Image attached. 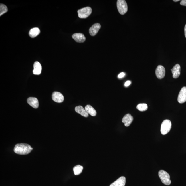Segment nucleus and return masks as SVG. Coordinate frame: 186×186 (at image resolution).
I'll return each mask as SVG.
<instances>
[{
  "label": "nucleus",
  "mask_w": 186,
  "mask_h": 186,
  "mask_svg": "<svg viewBox=\"0 0 186 186\" xmlns=\"http://www.w3.org/2000/svg\"><path fill=\"white\" fill-rule=\"evenodd\" d=\"M33 148L27 144H17L15 147L14 151L15 153L20 155H26L29 153Z\"/></svg>",
  "instance_id": "1"
},
{
  "label": "nucleus",
  "mask_w": 186,
  "mask_h": 186,
  "mask_svg": "<svg viewBox=\"0 0 186 186\" xmlns=\"http://www.w3.org/2000/svg\"><path fill=\"white\" fill-rule=\"evenodd\" d=\"M158 175L162 183L167 185H170L171 183L170 176L167 172L163 170H161L159 171Z\"/></svg>",
  "instance_id": "2"
},
{
  "label": "nucleus",
  "mask_w": 186,
  "mask_h": 186,
  "mask_svg": "<svg viewBox=\"0 0 186 186\" xmlns=\"http://www.w3.org/2000/svg\"><path fill=\"white\" fill-rule=\"evenodd\" d=\"M171 126V122L170 120L167 119L164 120L161 126V134L163 135L167 134L169 132Z\"/></svg>",
  "instance_id": "3"
},
{
  "label": "nucleus",
  "mask_w": 186,
  "mask_h": 186,
  "mask_svg": "<svg viewBox=\"0 0 186 186\" xmlns=\"http://www.w3.org/2000/svg\"><path fill=\"white\" fill-rule=\"evenodd\" d=\"M117 7L120 14L123 15L128 11V6L126 1L124 0H118Z\"/></svg>",
  "instance_id": "4"
},
{
  "label": "nucleus",
  "mask_w": 186,
  "mask_h": 186,
  "mask_svg": "<svg viewBox=\"0 0 186 186\" xmlns=\"http://www.w3.org/2000/svg\"><path fill=\"white\" fill-rule=\"evenodd\" d=\"M92 11V9L89 7L82 8L78 11V17L80 18H87L90 15Z\"/></svg>",
  "instance_id": "5"
},
{
  "label": "nucleus",
  "mask_w": 186,
  "mask_h": 186,
  "mask_svg": "<svg viewBox=\"0 0 186 186\" xmlns=\"http://www.w3.org/2000/svg\"><path fill=\"white\" fill-rule=\"evenodd\" d=\"M155 74L159 79L163 78L165 76V67L162 65H159L155 70Z\"/></svg>",
  "instance_id": "6"
},
{
  "label": "nucleus",
  "mask_w": 186,
  "mask_h": 186,
  "mask_svg": "<svg viewBox=\"0 0 186 186\" xmlns=\"http://www.w3.org/2000/svg\"><path fill=\"white\" fill-rule=\"evenodd\" d=\"M177 101L180 104H183L186 101V87L182 88L179 94Z\"/></svg>",
  "instance_id": "7"
},
{
  "label": "nucleus",
  "mask_w": 186,
  "mask_h": 186,
  "mask_svg": "<svg viewBox=\"0 0 186 186\" xmlns=\"http://www.w3.org/2000/svg\"><path fill=\"white\" fill-rule=\"evenodd\" d=\"M52 98L53 100L57 103H62L64 100V97L61 93L54 92L52 93Z\"/></svg>",
  "instance_id": "8"
},
{
  "label": "nucleus",
  "mask_w": 186,
  "mask_h": 186,
  "mask_svg": "<svg viewBox=\"0 0 186 186\" xmlns=\"http://www.w3.org/2000/svg\"><path fill=\"white\" fill-rule=\"evenodd\" d=\"M101 27V25L99 23H96L93 25L89 29V33L91 36H94L98 33Z\"/></svg>",
  "instance_id": "9"
},
{
  "label": "nucleus",
  "mask_w": 186,
  "mask_h": 186,
  "mask_svg": "<svg viewBox=\"0 0 186 186\" xmlns=\"http://www.w3.org/2000/svg\"><path fill=\"white\" fill-rule=\"evenodd\" d=\"M72 38L75 41L78 43H82L85 41L86 38L83 34L76 33L72 35Z\"/></svg>",
  "instance_id": "10"
},
{
  "label": "nucleus",
  "mask_w": 186,
  "mask_h": 186,
  "mask_svg": "<svg viewBox=\"0 0 186 186\" xmlns=\"http://www.w3.org/2000/svg\"><path fill=\"white\" fill-rule=\"evenodd\" d=\"M171 71L172 74H173V77L174 78L176 79L178 78L180 75L181 67L179 64H177L173 67Z\"/></svg>",
  "instance_id": "11"
},
{
  "label": "nucleus",
  "mask_w": 186,
  "mask_h": 186,
  "mask_svg": "<svg viewBox=\"0 0 186 186\" xmlns=\"http://www.w3.org/2000/svg\"><path fill=\"white\" fill-rule=\"evenodd\" d=\"M133 120V118L131 114H127L123 117L122 119V122L124 123L125 126H129Z\"/></svg>",
  "instance_id": "12"
},
{
  "label": "nucleus",
  "mask_w": 186,
  "mask_h": 186,
  "mask_svg": "<svg viewBox=\"0 0 186 186\" xmlns=\"http://www.w3.org/2000/svg\"><path fill=\"white\" fill-rule=\"evenodd\" d=\"M126 178L124 177H121L112 183L110 186H125Z\"/></svg>",
  "instance_id": "13"
},
{
  "label": "nucleus",
  "mask_w": 186,
  "mask_h": 186,
  "mask_svg": "<svg viewBox=\"0 0 186 186\" xmlns=\"http://www.w3.org/2000/svg\"><path fill=\"white\" fill-rule=\"evenodd\" d=\"M29 104L32 107L37 109L39 106V102L38 99L35 98L30 97L27 100Z\"/></svg>",
  "instance_id": "14"
},
{
  "label": "nucleus",
  "mask_w": 186,
  "mask_h": 186,
  "mask_svg": "<svg viewBox=\"0 0 186 186\" xmlns=\"http://www.w3.org/2000/svg\"><path fill=\"white\" fill-rule=\"evenodd\" d=\"M33 74L35 75H39L41 73L42 66L41 64L38 62H35L33 65Z\"/></svg>",
  "instance_id": "15"
},
{
  "label": "nucleus",
  "mask_w": 186,
  "mask_h": 186,
  "mask_svg": "<svg viewBox=\"0 0 186 186\" xmlns=\"http://www.w3.org/2000/svg\"><path fill=\"white\" fill-rule=\"evenodd\" d=\"M75 110L77 113L80 114L84 117H87L89 116L88 114L86 111L85 109L82 106H76L75 108Z\"/></svg>",
  "instance_id": "16"
},
{
  "label": "nucleus",
  "mask_w": 186,
  "mask_h": 186,
  "mask_svg": "<svg viewBox=\"0 0 186 186\" xmlns=\"http://www.w3.org/2000/svg\"><path fill=\"white\" fill-rule=\"evenodd\" d=\"M40 33V31L39 28H34L31 29L30 30L29 34L31 38H34L38 36Z\"/></svg>",
  "instance_id": "17"
},
{
  "label": "nucleus",
  "mask_w": 186,
  "mask_h": 186,
  "mask_svg": "<svg viewBox=\"0 0 186 186\" xmlns=\"http://www.w3.org/2000/svg\"><path fill=\"white\" fill-rule=\"evenodd\" d=\"M85 109L88 114L90 115L91 116H94L97 114V112L94 108L90 105H88L85 107Z\"/></svg>",
  "instance_id": "18"
},
{
  "label": "nucleus",
  "mask_w": 186,
  "mask_h": 186,
  "mask_svg": "<svg viewBox=\"0 0 186 186\" xmlns=\"http://www.w3.org/2000/svg\"><path fill=\"white\" fill-rule=\"evenodd\" d=\"M83 170V167L80 165H77L73 168V171L74 175H79L82 173Z\"/></svg>",
  "instance_id": "19"
},
{
  "label": "nucleus",
  "mask_w": 186,
  "mask_h": 186,
  "mask_svg": "<svg viewBox=\"0 0 186 186\" xmlns=\"http://www.w3.org/2000/svg\"><path fill=\"white\" fill-rule=\"evenodd\" d=\"M136 108L140 111L143 112L146 111L148 109V106L145 104H140L138 105Z\"/></svg>",
  "instance_id": "20"
},
{
  "label": "nucleus",
  "mask_w": 186,
  "mask_h": 186,
  "mask_svg": "<svg viewBox=\"0 0 186 186\" xmlns=\"http://www.w3.org/2000/svg\"><path fill=\"white\" fill-rule=\"evenodd\" d=\"M8 11V8L5 5L1 4L0 5V16Z\"/></svg>",
  "instance_id": "21"
},
{
  "label": "nucleus",
  "mask_w": 186,
  "mask_h": 186,
  "mask_svg": "<svg viewBox=\"0 0 186 186\" xmlns=\"http://www.w3.org/2000/svg\"><path fill=\"white\" fill-rule=\"evenodd\" d=\"M125 76V74L124 72H121L118 76V78H121L124 77Z\"/></svg>",
  "instance_id": "22"
},
{
  "label": "nucleus",
  "mask_w": 186,
  "mask_h": 186,
  "mask_svg": "<svg viewBox=\"0 0 186 186\" xmlns=\"http://www.w3.org/2000/svg\"><path fill=\"white\" fill-rule=\"evenodd\" d=\"M180 4L182 6H186V0H182L181 1Z\"/></svg>",
  "instance_id": "23"
},
{
  "label": "nucleus",
  "mask_w": 186,
  "mask_h": 186,
  "mask_svg": "<svg viewBox=\"0 0 186 186\" xmlns=\"http://www.w3.org/2000/svg\"><path fill=\"white\" fill-rule=\"evenodd\" d=\"M131 84V82L130 81H127L126 82H125L124 86L125 87H127L128 86H129L130 84Z\"/></svg>",
  "instance_id": "24"
},
{
  "label": "nucleus",
  "mask_w": 186,
  "mask_h": 186,
  "mask_svg": "<svg viewBox=\"0 0 186 186\" xmlns=\"http://www.w3.org/2000/svg\"><path fill=\"white\" fill-rule=\"evenodd\" d=\"M184 33H185V36L186 38V25H185L184 27Z\"/></svg>",
  "instance_id": "25"
},
{
  "label": "nucleus",
  "mask_w": 186,
  "mask_h": 186,
  "mask_svg": "<svg viewBox=\"0 0 186 186\" xmlns=\"http://www.w3.org/2000/svg\"><path fill=\"white\" fill-rule=\"evenodd\" d=\"M173 1H175V2H177V1H179V0H174Z\"/></svg>",
  "instance_id": "26"
}]
</instances>
